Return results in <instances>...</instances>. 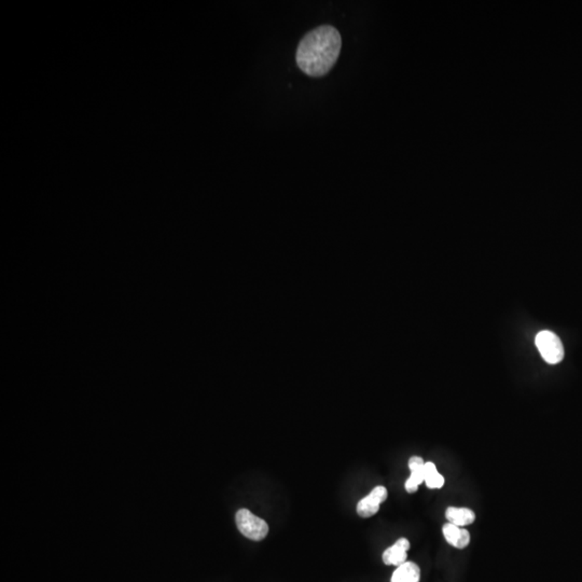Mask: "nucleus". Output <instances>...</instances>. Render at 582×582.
<instances>
[{"label":"nucleus","mask_w":582,"mask_h":582,"mask_svg":"<svg viewBox=\"0 0 582 582\" xmlns=\"http://www.w3.org/2000/svg\"><path fill=\"white\" fill-rule=\"evenodd\" d=\"M341 46L342 39L335 27L323 25L315 28L299 44L297 64L307 76H325L337 62Z\"/></svg>","instance_id":"1"},{"label":"nucleus","mask_w":582,"mask_h":582,"mask_svg":"<svg viewBox=\"0 0 582 582\" xmlns=\"http://www.w3.org/2000/svg\"><path fill=\"white\" fill-rule=\"evenodd\" d=\"M235 522L238 531L250 541H261L268 536V523L248 509H240L236 512Z\"/></svg>","instance_id":"2"},{"label":"nucleus","mask_w":582,"mask_h":582,"mask_svg":"<svg viewBox=\"0 0 582 582\" xmlns=\"http://www.w3.org/2000/svg\"><path fill=\"white\" fill-rule=\"evenodd\" d=\"M535 342L543 358L550 365H557L563 361V344L561 339L552 331H541L536 335Z\"/></svg>","instance_id":"3"},{"label":"nucleus","mask_w":582,"mask_h":582,"mask_svg":"<svg viewBox=\"0 0 582 582\" xmlns=\"http://www.w3.org/2000/svg\"><path fill=\"white\" fill-rule=\"evenodd\" d=\"M387 496L388 493L385 486L380 485V486L373 489L368 496L363 497L357 504L356 510H357L359 517L367 519V517H371L377 515L379 512L380 506H381L382 503L387 499Z\"/></svg>","instance_id":"4"},{"label":"nucleus","mask_w":582,"mask_h":582,"mask_svg":"<svg viewBox=\"0 0 582 582\" xmlns=\"http://www.w3.org/2000/svg\"><path fill=\"white\" fill-rule=\"evenodd\" d=\"M410 541L407 538H400L392 547L387 548L383 553V562L386 565L400 566L406 563L408 559V550Z\"/></svg>","instance_id":"5"},{"label":"nucleus","mask_w":582,"mask_h":582,"mask_svg":"<svg viewBox=\"0 0 582 582\" xmlns=\"http://www.w3.org/2000/svg\"><path fill=\"white\" fill-rule=\"evenodd\" d=\"M409 468L411 470V476L409 477L404 488L410 494L415 493L418 486L425 481V462L420 456H412L409 460Z\"/></svg>","instance_id":"6"},{"label":"nucleus","mask_w":582,"mask_h":582,"mask_svg":"<svg viewBox=\"0 0 582 582\" xmlns=\"http://www.w3.org/2000/svg\"><path fill=\"white\" fill-rule=\"evenodd\" d=\"M442 533H444V538L453 547L456 549H465L468 547L470 543V534L467 529L463 527L456 526V525L444 524L442 527Z\"/></svg>","instance_id":"7"},{"label":"nucleus","mask_w":582,"mask_h":582,"mask_svg":"<svg viewBox=\"0 0 582 582\" xmlns=\"http://www.w3.org/2000/svg\"><path fill=\"white\" fill-rule=\"evenodd\" d=\"M446 517L448 523L460 527L472 524L476 521V515L474 511L468 508H456V507H448L446 511Z\"/></svg>","instance_id":"8"},{"label":"nucleus","mask_w":582,"mask_h":582,"mask_svg":"<svg viewBox=\"0 0 582 582\" xmlns=\"http://www.w3.org/2000/svg\"><path fill=\"white\" fill-rule=\"evenodd\" d=\"M420 567L413 562H406L394 571L391 582H420Z\"/></svg>","instance_id":"9"},{"label":"nucleus","mask_w":582,"mask_h":582,"mask_svg":"<svg viewBox=\"0 0 582 582\" xmlns=\"http://www.w3.org/2000/svg\"><path fill=\"white\" fill-rule=\"evenodd\" d=\"M444 476L438 472L436 465L434 463H425V483L426 486L430 490H436V489H441L444 485Z\"/></svg>","instance_id":"10"}]
</instances>
